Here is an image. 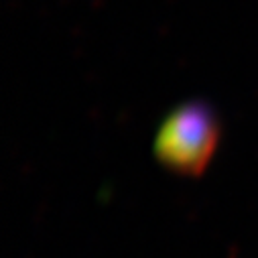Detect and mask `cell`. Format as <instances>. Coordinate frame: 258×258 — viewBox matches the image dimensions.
<instances>
[{"instance_id": "1", "label": "cell", "mask_w": 258, "mask_h": 258, "mask_svg": "<svg viewBox=\"0 0 258 258\" xmlns=\"http://www.w3.org/2000/svg\"><path fill=\"white\" fill-rule=\"evenodd\" d=\"M220 143V124L216 114L204 104H185L173 110L155 137L159 161L179 173H202Z\"/></svg>"}]
</instances>
